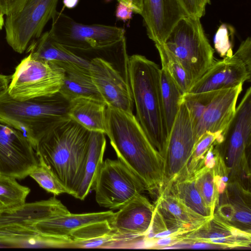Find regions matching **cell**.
Here are the masks:
<instances>
[{"instance_id":"6da1fadb","label":"cell","mask_w":251,"mask_h":251,"mask_svg":"<svg viewBox=\"0 0 251 251\" xmlns=\"http://www.w3.org/2000/svg\"><path fill=\"white\" fill-rule=\"evenodd\" d=\"M105 132L118 159L142 181L151 195L160 192L163 158L133 113L107 106Z\"/></svg>"},{"instance_id":"7a4b0ae2","label":"cell","mask_w":251,"mask_h":251,"mask_svg":"<svg viewBox=\"0 0 251 251\" xmlns=\"http://www.w3.org/2000/svg\"><path fill=\"white\" fill-rule=\"evenodd\" d=\"M90 131L69 118L58 124L33 147L39 162L49 168L73 196L82 179Z\"/></svg>"},{"instance_id":"3957f363","label":"cell","mask_w":251,"mask_h":251,"mask_svg":"<svg viewBox=\"0 0 251 251\" xmlns=\"http://www.w3.org/2000/svg\"><path fill=\"white\" fill-rule=\"evenodd\" d=\"M127 73L135 117L162 157L168 135L162 101L161 68L145 56L134 54L127 58Z\"/></svg>"},{"instance_id":"277c9868","label":"cell","mask_w":251,"mask_h":251,"mask_svg":"<svg viewBox=\"0 0 251 251\" xmlns=\"http://www.w3.org/2000/svg\"><path fill=\"white\" fill-rule=\"evenodd\" d=\"M69 103L59 91L21 100L12 98L7 90L0 95V122L22 132L33 148L45 134L70 118Z\"/></svg>"},{"instance_id":"5b68a950","label":"cell","mask_w":251,"mask_h":251,"mask_svg":"<svg viewBox=\"0 0 251 251\" xmlns=\"http://www.w3.org/2000/svg\"><path fill=\"white\" fill-rule=\"evenodd\" d=\"M55 197L0 209V247H45V238L35 230L39 222L70 213Z\"/></svg>"},{"instance_id":"8992f818","label":"cell","mask_w":251,"mask_h":251,"mask_svg":"<svg viewBox=\"0 0 251 251\" xmlns=\"http://www.w3.org/2000/svg\"><path fill=\"white\" fill-rule=\"evenodd\" d=\"M222 139L214 148L223 159L229 182L243 186L250 182L248 159L251 145V88L246 91L234 116L222 132Z\"/></svg>"},{"instance_id":"52a82bcc","label":"cell","mask_w":251,"mask_h":251,"mask_svg":"<svg viewBox=\"0 0 251 251\" xmlns=\"http://www.w3.org/2000/svg\"><path fill=\"white\" fill-rule=\"evenodd\" d=\"M185 16L172 28L163 44L179 60L193 84L214 62L211 47L200 21Z\"/></svg>"},{"instance_id":"ba28073f","label":"cell","mask_w":251,"mask_h":251,"mask_svg":"<svg viewBox=\"0 0 251 251\" xmlns=\"http://www.w3.org/2000/svg\"><path fill=\"white\" fill-rule=\"evenodd\" d=\"M51 20L48 31L50 38L77 54L112 46L125 37L122 27L79 23L64 13L63 10L57 11Z\"/></svg>"},{"instance_id":"9c48e42d","label":"cell","mask_w":251,"mask_h":251,"mask_svg":"<svg viewBox=\"0 0 251 251\" xmlns=\"http://www.w3.org/2000/svg\"><path fill=\"white\" fill-rule=\"evenodd\" d=\"M196 142L189 110L181 100L162 157L163 182L157 197L169 194L175 182L187 177L188 164Z\"/></svg>"},{"instance_id":"30bf717a","label":"cell","mask_w":251,"mask_h":251,"mask_svg":"<svg viewBox=\"0 0 251 251\" xmlns=\"http://www.w3.org/2000/svg\"><path fill=\"white\" fill-rule=\"evenodd\" d=\"M64 75L60 67L29 54L16 67L7 92L12 98L21 100L52 95L59 91Z\"/></svg>"},{"instance_id":"8fae6325","label":"cell","mask_w":251,"mask_h":251,"mask_svg":"<svg viewBox=\"0 0 251 251\" xmlns=\"http://www.w3.org/2000/svg\"><path fill=\"white\" fill-rule=\"evenodd\" d=\"M94 190L100 206L119 210L146 191L139 178L118 159H106L98 175Z\"/></svg>"},{"instance_id":"7c38bea8","label":"cell","mask_w":251,"mask_h":251,"mask_svg":"<svg viewBox=\"0 0 251 251\" xmlns=\"http://www.w3.org/2000/svg\"><path fill=\"white\" fill-rule=\"evenodd\" d=\"M59 0H27L19 11L6 16L5 39L16 52L22 53L39 38L56 12Z\"/></svg>"},{"instance_id":"4fadbf2b","label":"cell","mask_w":251,"mask_h":251,"mask_svg":"<svg viewBox=\"0 0 251 251\" xmlns=\"http://www.w3.org/2000/svg\"><path fill=\"white\" fill-rule=\"evenodd\" d=\"M38 163L35 151L24 133L0 122V175L23 179Z\"/></svg>"},{"instance_id":"5bb4252c","label":"cell","mask_w":251,"mask_h":251,"mask_svg":"<svg viewBox=\"0 0 251 251\" xmlns=\"http://www.w3.org/2000/svg\"><path fill=\"white\" fill-rule=\"evenodd\" d=\"M93 81L107 106L133 113V100L129 82L109 61L96 57L90 59Z\"/></svg>"},{"instance_id":"9a60e30c","label":"cell","mask_w":251,"mask_h":251,"mask_svg":"<svg viewBox=\"0 0 251 251\" xmlns=\"http://www.w3.org/2000/svg\"><path fill=\"white\" fill-rule=\"evenodd\" d=\"M249 68L236 51L229 56L214 61L204 74L192 85L188 92L199 93L229 88L249 81Z\"/></svg>"},{"instance_id":"2e32d148","label":"cell","mask_w":251,"mask_h":251,"mask_svg":"<svg viewBox=\"0 0 251 251\" xmlns=\"http://www.w3.org/2000/svg\"><path fill=\"white\" fill-rule=\"evenodd\" d=\"M199 242L218 245L224 249L250 248L251 233L236 227L214 213L200 227L181 235L178 244Z\"/></svg>"},{"instance_id":"e0dca14e","label":"cell","mask_w":251,"mask_h":251,"mask_svg":"<svg viewBox=\"0 0 251 251\" xmlns=\"http://www.w3.org/2000/svg\"><path fill=\"white\" fill-rule=\"evenodd\" d=\"M141 16L148 37L163 44L176 22L188 15L180 0H143Z\"/></svg>"},{"instance_id":"ac0fdd59","label":"cell","mask_w":251,"mask_h":251,"mask_svg":"<svg viewBox=\"0 0 251 251\" xmlns=\"http://www.w3.org/2000/svg\"><path fill=\"white\" fill-rule=\"evenodd\" d=\"M243 85L220 90L215 95L194 127L197 141L205 132L223 131L226 127L235 113Z\"/></svg>"},{"instance_id":"d6986e66","label":"cell","mask_w":251,"mask_h":251,"mask_svg":"<svg viewBox=\"0 0 251 251\" xmlns=\"http://www.w3.org/2000/svg\"><path fill=\"white\" fill-rule=\"evenodd\" d=\"M154 208L146 197L139 195L114 213L109 222L112 232L145 237L151 226Z\"/></svg>"},{"instance_id":"ffe728a7","label":"cell","mask_w":251,"mask_h":251,"mask_svg":"<svg viewBox=\"0 0 251 251\" xmlns=\"http://www.w3.org/2000/svg\"><path fill=\"white\" fill-rule=\"evenodd\" d=\"M221 194L214 213L236 227L251 232L250 191L237 182H231Z\"/></svg>"},{"instance_id":"44dd1931","label":"cell","mask_w":251,"mask_h":251,"mask_svg":"<svg viewBox=\"0 0 251 251\" xmlns=\"http://www.w3.org/2000/svg\"><path fill=\"white\" fill-rule=\"evenodd\" d=\"M114 214L112 211L83 214L70 213L39 222L34 227L42 235L64 241L71 233L80 227L96 223L110 222Z\"/></svg>"},{"instance_id":"7402d4cb","label":"cell","mask_w":251,"mask_h":251,"mask_svg":"<svg viewBox=\"0 0 251 251\" xmlns=\"http://www.w3.org/2000/svg\"><path fill=\"white\" fill-rule=\"evenodd\" d=\"M154 206L169 227L182 234L197 229L210 219L195 212L170 193L157 197Z\"/></svg>"},{"instance_id":"603a6c76","label":"cell","mask_w":251,"mask_h":251,"mask_svg":"<svg viewBox=\"0 0 251 251\" xmlns=\"http://www.w3.org/2000/svg\"><path fill=\"white\" fill-rule=\"evenodd\" d=\"M26 52H29L32 58L51 62L62 69L72 66L90 68V59L54 41L48 31L42 33L39 38L33 40Z\"/></svg>"},{"instance_id":"cb8c5ba5","label":"cell","mask_w":251,"mask_h":251,"mask_svg":"<svg viewBox=\"0 0 251 251\" xmlns=\"http://www.w3.org/2000/svg\"><path fill=\"white\" fill-rule=\"evenodd\" d=\"M105 134L100 131H90L88 153L80 183L73 197L84 200L94 190L96 180L103 162L106 147Z\"/></svg>"},{"instance_id":"d4e9b609","label":"cell","mask_w":251,"mask_h":251,"mask_svg":"<svg viewBox=\"0 0 251 251\" xmlns=\"http://www.w3.org/2000/svg\"><path fill=\"white\" fill-rule=\"evenodd\" d=\"M106 107L103 101L79 97L70 101L68 115L87 130L105 133Z\"/></svg>"},{"instance_id":"484cf974","label":"cell","mask_w":251,"mask_h":251,"mask_svg":"<svg viewBox=\"0 0 251 251\" xmlns=\"http://www.w3.org/2000/svg\"><path fill=\"white\" fill-rule=\"evenodd\" d=\"M64 75L60 93L69 101L79 97H87L103 101L94 83L89 68L80 66L63 69Z\"/></svg>"},{"instance_id":"4316f807","label":"cell","mask_w":251,"mask_h":251,"mask_svg":"<svg viewBox=\"0 0 251 251\" xmlns=\"http://www.w3.org/2000/svg\"><path fill=\"white\" fill-rule=\"evenodd\" d=\"M160 83L164 116L169 136L178 113L183 93L163 68L161 69Z\"/></svg>"},{"instance_id":"83f0119b","label":"cell","mask_w":251,"mask_h":251,"mask_svg":"<svg viewBox=\"0 0 251 251\" xmlns=\"http://www.w3.org/2000/svg\"><path fill=\"white\" fill-rule=\"evenodd\" d=\"M169 193L176 197L195 212L209 218L213 216L214 214L207 206L197 189L194 178L192 176L175 182Z\"/></svg>"},{"instance_id":"f1b7e54d","label":"cell","mask_w":251,"mask_h":251,"mask_svg":"<svg viewBox=\"0 0 251 251\" xmlns=\"http://www.w3.org/2000/svg\"><path fill=\"white\" fill-rule=\"evenodd\" d=\"M30 192L29 187L19 183L15 177L0 175V209L23 205Z\"/></svg>"},{"instance_id":"f546056e","label":"cell","mask_w":251,"mask_h":251,"mask_svg":"<svg viewBox=\"0 0 251 251\" xmlns=\"http://www.w3.org/2000/svg\"><path fill=\"white\" fill-rule=\"evenodd\" d=\"M154 44L160 58L162 68L168 73L183 94L188 92L193 82L182 64L163 44Z\"/></svg>"},{"instance_id":"4dcf8cb0","label":"cell","mask_w":251,"mask_h":251,"mask_svg":"<svg viewBox=\"0 0 251 251\" xmlns=\"http://www.w3.org/2000/svg\"><path fill=\"white\" fill-rule=\"evenodd\" d=\"M191 176L194 178L196 188L201 196L214 214L220 196L216 185L215 167L209 169L202 166Z\"/></svg>"},{"instance_id":"1f68e13d","label":"cell","mask_w":251,"mask_h":251,"mask_svg":"<svg viewBox=\"0 0 251 251\" xmlns=\"http://www.w3.org/2000/svg\"><path fill=\"white\" fill-rule=\"evenodd\" d=\"M222 132L207 131L199 138L188 164L187 177L191 176L202 166L206 152L212 145L221 142Z\"/></svg>"},{"instance_id":"d6a6232c","label":"cell","mask_w":251,"mask_h":251,"mask_svg":"<svg viewBox=\"0 0 251 251\" xmlns=\"http://www.w3.org/2000/svg\"><path fill=\"white\" fill-rule=\"evenodd\" d=\"M220 90L199 93L186 92L182 95L181 100L184 102L189 110L194 127L207 106Z\"/></svg>"},{"instance_id":"836d02e7","label":"cell","mask_w":251,"mask_h":251,"mask_svg":"<svg viewBox=\"0 0 251 251\" xmlns=\"http://www.w3.org/2000/svg\"><path fill=\"white\" fill-rule=\"evenodd\" d=\"M38 184L48 193L54 196L67 193L62 184L51 170L44 164L39 162L29 174Z\"/></svg>"},{"instance_id":"e575fe53","label":"cell","mask_w":251,"mask_h":251,"mask_svg":"<svg viewBox=\"0 0 251 251\" xmlns=\"http://www.w3.org/2000/svg\"><path fill=\"white\" fill-rule=\"evenodd\" d=\"M109 222L105 221L96 223L80 227L71 233L66 242L63 244L71 241L91 240L111 234L112 232Z\"/></svg>"},{"instance_id":"d590c367","label":"cell","mask_w":251,"mask_h":251,"mask_svg":"<svg viewBox=\"0 0 251 251\" xmlns=\"http://www.w3.org/2000/svg\"><path fill=\"white\" fill-rule=\"evenodd\" d=\"M234 33L231 26L223 24L218 28L214 39V47L221 57L233 54L230 36Z\"/></svg>"},{"instance_id":"8d00e7d4","label":"cell","mask_w":251,"mask_h":251,"mask_svg":"<svg viewBox=\"0 0 251 251\" xmlns=\"http://www.w3.org/2000/svg\"><path fill=\"white\" fill-rule=\"evenodd\" d=\"M188 16L201 19L204 16L206 6L210 0H180Z\"/></svg>"},{"instance_id":"74e56055","label":"cell","mask_w":251,"mask_h":251,"mask_svg":"<svg viewBox=\"0 0 251 251\" xmlns=\"http://www.w3.org/2000/svg\"><path fill=\"white\" fill-rule=\"evenodd\" d=\"M27 0H0V9L6 16L20 10Z\"/></svg>"},{"instance_id":"f35d334b","label":"cell","mask_w":251,"mask_h":251,"mask_svg":"<svg viewBox=\"0 0 251 251\" xmlns=\"http://www.w3.org/2000/svg\"><path fill=\"white\" fill-rule=\"evenodd\" d=\"M133 13V11L130 7L122 1H118L115 11L117 19L124 22L127 21L132 18Z\"/></svg>"},{"instance_id":"ab89813d","label":"cell","mask_w":251,"mask_h":251,"mask_svg":"<svg viewBox=\"0 0 251 251\" xmlns=\"http://www.w3.org/2000/svg\"><path fill=\"white\" fill-rule=\"evenodd\" d=\"M121 1L130 7L133 13L141 15L143 10V0H117Z\"/></svg>"},{"instance_id":"60d3db41","label":"cell","mask_w":251,"mask_h":251,"mask_svg":"<svg viewBox=\"0 0 251 251\" xmlns=\"http://www.w3.org/2000/svg\"><path fill=\"white\" fill-rule=\"evenodd\" d=\"M10 80L11 77L0 74V95L7 90Z\"/></svg>"},{"instance_id":"b9f144b4","label":"cell","mask_w":251,"mask_h":251,"mask_svg":"<svg viewBox=\"0 0 251 251\" xmlns=\"http://www.w3.org/2000/svg\"><path fill=\"white\" fill-rule=\"evenodd\" d=\"M79 0H63V3L65 7L72 9L77 4Z\"/></svg>"},{"instance_id":"7bdbcfd3","label":"cell","mask_w":251,"mask_h":251,"mask_svg":"<svg viewBox=\"0 0 251 251\" xmlns=\"http://www.w3.org/2000/svg\"><path fill=\"white\" fill-rule=\"evenodd\" d=\"M3 15V13L0 9V31L2 29L3 25H4Z\"/></svg>"}]
</instances>
